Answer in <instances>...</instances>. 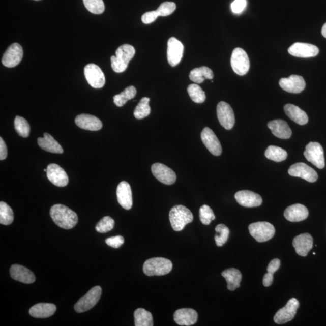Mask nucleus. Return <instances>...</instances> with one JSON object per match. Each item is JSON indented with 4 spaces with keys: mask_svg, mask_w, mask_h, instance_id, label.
Instances as JSON below:
<instances>
[{
    "mask_svg": "<svg viewBox=\"0 0 326 326\" xmlns=\"http://www.w3.org/2000/svg\"><path fill=\"white\" fill-rule=\"evenodd\" d=\"M274 277L273 274L270 273H267L264 274L263 279V284L264 286L269 287L273 282Z\"/></svg>",
    "mask_w": 326,
    "mask_h": 326,
    "instance_id": "3c124183",
    "label": "nucleus"
},
{
    "mask_svg": "<svg viewBox=\"0 0 326 326\" xmlns=\"http://www.w3.org/2000/svg\"><path fill=\"white\" fill-rule=\"evenodd\" d=\"M135 54V48L131 45L124 44L119 47L115 51V56L111 57L113 71L118 73L124 72Z\"/></svg>",
    "mask_w": 326,
    "mask_h": 326,
    "instance_id": "f03ea898",
    "label": "nucleus"
},
{
    "mask_svg": "<svg viewBox=\"0 0 326 326\" xmlns=\"http://www.w3.org/2000/svg\"><path fill=\"white\" fill-rule=\"evenodd\" d=\"M115 222L110 216H105L96 226V230L99 233H105L114 228Z\"/></svg>",
    "mask_w": 326,
    "mask_h": 326,
    "instance_id": "79ce46f5",
    "label": "nucleus"
},
{
    "mask_svg": "<svg viewBox=\"0 0 326 326\" xmlns=\"http://www.w3.org/2000/svg\"><path fill=\"white\" fill-rule=\"evenodd\" d=\"M199 218L203 224L208 225L215 220V216L209 205H203L199 209Z\"/></svg>",
    "mask_w": 326,
    "mask_h": 326,
    "instance_id": "37998d69",
    "label": "nucleus"
},
{
    "mask_svg": "<svg viewBox=\"0 0 326 326\" xmlns=\"http://www.w3.org/2000/svg\"><path fill=\"white\" fill-rule=\"evenodd\" d=\"M187 92L193 102L196 103H202L205 102V93L198 85L191 84L187 88Z\"/></svg>",
    "mask_w": 326,
    "mask_h": 326,
    "instance_id": "4c0bfd02",
    "label": "nucleus"
},
{
    "mask_svg": "<svg viewBox=\"0 0 326 326\" xmlns=\"http://www.w3.org/2000/svg\"><path fill=\"white\" fill-rule=\"evenodd\" d=\"M75 123L80 128L92 131L101 130L103 126L101 121L96 116L86 114L77 115Z\"/></svg>",
    "mask_w": 326,
    "mask_h": 326,
    "instance_id": "4be33fe9",
    "label": "nucleus"
},
{
    "mask_svg": "<svg viewBox=\"0 0 326 326\" xmlns=\"http://www.w3.org/2000/svg\"><path fill=\"white\" fill-rule=\"evenodd\" d=\"M264 155L268 159L276 162H281L285 160L288 157V153L285 150L276 146H270L268 147Z\"/></svg>",
    "mask_w": 326,
    "mask_h": 326,
    "instance_id": "f704fd0d",
    "label": "nucleus"
},
{
    "mask_svg": "<svg viewBox=\"0 0 326 326\" xmlns=\"http://www.w3.org/2000/svg\"><path fill=\"white\" fill-rule=\"evenodd\" d=\"M191 211L182 205L174 206L169 212V220L174 231H182L187 224L193 221Z\"/></svg>",
    "mask_w": 326,
    "mask_h": 326,
    "instance_id": "7ed1b4c3",
    "label": "nucleus"
},
{
    "mask_svg": "<svg viewBox=\"0 0 326 326\" xmlns=\"http://www.w3.org/2000/svg\"><path fill=\"white\" fill-rule=\"evenodd\" d=\"M10 273L12 279L24 283H33L36 277L32 271L19 264H14L10 270Z\"/></svg>",
    "mask_w": 326,
    "mask_h": 326,
    "instance_id": "393cba45",
    "label": "nucleus"
},
{
    "mask_svg": "<svg viewBox=\"0 0 326 326\" xmlns=\"http://www.w3.org/2000/svg\"><path fill=\"white\" fill-rule=\"evenodd\" d=\"M284 111L288 117L300 125H305L308 122V116L299 106L292 104H286L284 106Z\"/></svg>",
    "mask_w": 326,
    "mask_h": 326,
    "instance_id": "c85d7f7f",
    "label": "nucleus"
},
{
    "mask_svg": "<svg viewBox=\"0 0 326 326\" xmlns=\"http://www.w3.org/2000/svg\"><path fill=\"white\" fill-rule=\"evenodd\" d=\"M50 216L58 227L66 230L75 227L78 222V216L76 213L62 204H56L51 206Z\"/></svg>",
    "mask_w": 326,
    "mask_h": 326,
    "instance_id": "f257e3e1",
    "label": "nucleus"
},
{
    "mask_svg": "<svg viewBox=\"0 0 326 326\" xmlns=\"http://www.w3.org/2000/svg\"><path fill=\"white\" fill-rule=\"evenodd\" d=\"M14 219L12 209L5 202H0V223L8 225L12 223Z\"/></svg>",
    "mask_w": 326,
    "mask_h": 326,
    "instance_id": "e433bc0d",
    "label": "nucleus"
},
{
    "mask_svg": "<svg viewBox=\"0 0 326 326\" xmlns=\"http://www.w3.org/2000/svg\"><path fill=\"white\" fill-rule=\"evenodd\" d=\"M232 69L238 75L244 76L249 71L250 62L248 54L243 48H235L231 57Z\"/></svg>",
    "mask_w": 326,
    "mask_h": 326,
    "instance_id": "39448f33",
    "label": "nucleus"
},
{
    "mask_svg": "<svg viewBox=\"0 0 326 326\" xmlns=\"http://www.w3.org/2000/svg\"><path fill=\"white\" fill-rule=\"evenodd\" d=\"M117 201L123 208L130 210L132 206V194L130 184L122 182L117 186Z\"/></svg>",
    "mask_w": 326,
    "mask_h": 326,
    "instance_id": "a878e982",
    "label": "nucleus"
},
{
    "mask_svg": "<svg viewBox=\"0 0 326 326\" xmlns=\"http://www.w3.org/2000/svg\"><path fill=\"white\" fill-rule=\"evenodd\" d=\"M56 311V306L52 303H38L29 310V314L34 318L50 317Z\"/></svg>",
    "mask_w": 326,
    "mask_h": 326,
    "instance_id": "cd10ccee",
    "label": "nucleus"
},
{
    "mask_svg": "<svg viewBox=\"0 0 326 326\" xmlns=\"http://www.w3.org/2000/svg\"><path fill=\"white\" fill-rule=\"evenodd\" d=\"M299 306L298 300L295 298L290 299L285 307L281 308L277 312L274 317V322L276 324H282L292 320Z\"/></svg>",
    "mask_w": 326,
    "mask_h": 326,
    "instance_id": "9d476101",
    "label": "nucleus"
},
{
    "mask_svg": "<svg viewBox=\"0 0 326 326\" xmlns=\"http://www.w3.org/2000/svg\"><path fill=\"white\" fill-rule=\"evenodd\" d=\"M172 263L163 257L152 258L145 261L143 271L148 276H164L172 270Z\"/></svg>",
    "mask_w": 326,
    "mask_h": 326,
    "instance_id": "20e7f679",
    "label": "nucleus"
},
{
    "mask_svg": "<svg viewBox=\"0 0 326 326\" xmlns=\"http://www.w3.org/2000/svg\"><path fill=\"white\" fill-rule=\"evenodd\" d=\"M83 4L90 12L99 15L104 12L105 7L103 0H83Z\"/></svg>",
    "mask_w": 326,
    "mask_h": 326,
    "instance_id": "a19ab883",
    "label": "nucleus"
},
{
    "mask_svg": "<svg viewBox=\"0 0 326 326\" xmlns=\"http://www.w3.org/2000/svg\"><path fill=\"white\" fill-rule=\"evenodd\" d=\"M217 116L219 123L225 130H230L235 124L234 113L228 103L220 102L217 106Z\"/></svg>",
    "mask_w": 326,
    "mask_h": 326,
    "instance_id": "f8f14e48",
    "label": "nucleus"
},
{
    "mask_svg": "<svg viewBox=\"0 0 326 326\" xmlns=\"http://www.w3.org/2000/svg\"><path fill=\"white\" fill-rule=\"evenodd\" d=\"M250 234L259 243L271 240L275 234V228L267 222H257L250 225Z\"/></svg>",
    "mask_w": 326,
    "mask_h": 326,
    "instance_id": "423d86ee",
    "label": "nucleus"
},
{
    "mask_svg": "<svg viewBox=\"0 0 326 326\" xmlns=\"http://www.w3.org/2000/svg\"><path fill=\"white\" fill-rule=\"evenodd\" d=\"M38 144L41 149L51 153L63 154L64 150L58 142L48 133L44 134L43 138H38Z\"/></svg>",
    "mask_w": 326,
    "mask_h": 326,
    "instance_id": "c756f323",
    "label": "nucleus"
},
{
    "mask_svg": "<svg viewBox=\"0 0 326 326\" xmlns=\"http://www.w3.org/2000/svg\"><path fill=\"white\" fill-rule=\"evenodd\" d=\"M84 75L89 85L94 88H102L105 84V77L101 68L90 64L84 69Z\"/></svg>",
    "mask_w": 326,
    "mask_h": 326,
    "instance_id": "1a4fd4ad",
    "label": "nucleus"
},
{
    "mask_svg": "<svg viewBox=\"0 0 326 326\" xmlns=\"http://www.w3.org/2000/svg\"><path fill=\"white\" fill-rule=\"evenodd\" d=\"M173 318L176 323L180 325H192L198 321V313L193 309H180L175 312Z\"/></svg>",
    "mask_w": 326,
    "mask_h": 326,
    "instance_id": "5701e85b",
    "label": "nucleus"
},
{
    "mask_svg": "<svg viewBox=\"0 0 326 326\" xmlns=\"http://www.w3.org/2000/svg\"><path fill=\"white\" fill-rule=\"evenodd\" d=\"M8 156L7 146L3 138H0V160H4Z\"/></svg>",
    "mask_w": 326,
    "mask_h": 326,
    "instance_id": "8fccbe9b",
    "label": "nucleus"
},
{
    "mask_svg": "<svg viewBox=\"0 0 326 326\" xmlns=\"http://www.w3.org/2000/svg\"><path fill=\"white\" fill-rule=\"evenodd\" d=\"M34 1H40V0H34Z\"/></svg>",
    "mask_w": 326,
    "mask_h": 326,
    "instance_id": "5fc2aeb1",
    "label": "nucleus"
},
{
    "mask_svg": "<svg viewBox=\"0 0 326 326\" xmlns=\"http://www.w3.org/2000/svg\"><path fill=\"white\" fill-rule=\"evenodd\" d=\"M234 198L239 204L245 208H256L262 204L261 197L250 190L239 191L235 193Z\"/></svg>",
    "mask_w": 326,
    "mask_h": 326,
    "instance_id": "aec40b11",
    "label": "nucleus"
},
{
    "mask_svg": "<svg viewBox=\"0 0 326 326\" xmlns=\"http://www.w3.org/2000/svg\"><path fill=\"white\" fill-rule=\"evenodd\" d=\"M151 170L154 176L164 185H173L176 182V175L175 172L163 164H154L151 167Z\"/></svg>",
    "mask_w": 326,
    "mask_h": 326,
    "instance_id": "4468645a",
    "label": "nucleus"
},
{
    "mask_svg": "<svg viewBox=\"0 0 326 326\" xmlns=\"http://www.w3.org/2000/svg\"><path fill=\"white\" fill-rule=\"evenodd\" d=\"M288 52L295 57L308 58L317 56L319 48L311 44L296 43L288 48Z\"/></svg>",
    "mask_w": 326,
    "mask_h": 326,
    "instance_id": "a211bd4d",
    "label": "nucleus"
},
{
    "mask_svg": "<svg viewBox=\"0 0 326 326\" xmlns=\"http://www.w3.org/2000/svg\"><path fill=\"white\" fill-rule=\"evenodd\" d=\"M135 326H153V317L151 313L143 308L135 310L134 312Z\"/></svg>",
    "mask_w": 326,
    "mask_h": 326,
    "instance_id": "473e14b6",
    "label": "nucleus"
},
{
    "mask_svg": "<svg viewBox=\"0 0 326 326\" xmlns=\"http://www.w3.org/2000/svg\"><path fill=\"white\" fill-rule=\"evenodd\" d=\"M136 95V88L134 86H128L124 92L114 96V103L118 107H122L128 101L134 98Z\"/></svg>",
    "mask_w": 326,
    "mask_h": 326,
    "instance_id": "72a5a7b5",
    "label": "nucleus"
},
{
    "mask_svg": "<svg viewBox=\"0 0 326 326\" xmlns=\"http://www.w3.org/2000/svg\"><path fill=\"white\" fill-rule=\"evenodd\" d=\"M44 172H47V169H44Z\"/></svg>",
    "mask_w": 326,
    "mask_h": 326,
    "instance_id": "864d4df0",
    "label": "nucleus"
},
{
    "mask_svg": "<svg viewBox=\"0 0 326 326\" xmlns=\"http://www.w3.org/2000/svg\"><path fill=\"white\" fill-rule=\"evenodd\" d=\"M304 156L309 162L318 169L325 167L324 150L321 145L317 142H310L306 146Z\"/></svg>",
    "mask_w": 326,
    "mask_h": 326,
    "instance_id": "6e6552de",
    "label": "nucleus"
},
{
    "mask_svg": "<svg viewBox=\"0 0 326 326\" xmlns=\"http://www.w3.org/2000/svg\"><path fill=\"white\" fill-rule=\"evenodd\" d=\"M14 127L19 135L27 138L30 135L31 127L28 122L20 116H17L14 121Z\"/></svg>",
    "mask_w": 326,
    "mask_h": 326,
    "instance_id": "58836bf2",
    "label": "nucleus"
},
{
    "mask_svg": "<svg viewBox=\"0 0 326 326\" xmlns=\"http://www.w3.org/2000/svg\"><path fill=\"white\" fill-rule=\"evenodd\" d=\"M201 140L210 153L215 156L222 154V147L218 138L211 128L205 127L201 134Z\"/></svg>",
    "mask_w": 326,
    "mask_h": 326,
    "instance_id": "f3484780",
    "label": "nucleus"
},
{
    "mask_svg": "<svg viewBox=\"0 0 326 326\" xmlns=\"http://www.w3.org/2000/svg\"><path fill=\"white\" fill-rule=\"evenodd\" d=\"M23 57V50L20 44L14 43L11 45L4 53L2 58L3 66L8 68L17 66Z\"/></svg>",
    "mask_w": 326,
    "mask_h": 326,
    "instance_id": "2eb2a0df",
    "label": "nucleus"
},
{
    "mask_svg": "<svg viewBox=\"0 0 326 326\" xmlns=\"http://www.w3.org/2000/svg\"><path fill=\"white\" fill-rule=\"evenodd\" d=\"M227 282V288L231 291L240 288L242 280V274L240 270L235 269L225 270L222 273Z\"/></svg>",
    "mask_w": 326,
    "mask_h": 326,
    "instance_id": "7c9ffc66",
    "label": "nucleus"
},
{
    "mask_svg": "<svg viewBox=\"0 0 326 326\" xmlns=\"http://www.w3.org/2000/svg\"><path fill=\"white\" fill-rule=\"evenodd\" d=\"M124 237H122V235H117V236L106 239L105 243L109 245V247L118 248L124 244Z\"/></svg>",
    "mask_w": 326,
    "mask_h": 326,
    "instance_id": "49530a36",
    "label": "nucleus"
},
{
    "mask_svg": "<svg viewBox=\"0 0 326 326\" xmlns=\"http://www.w3.org/2000/svg\"><path fill=\"white\" fill-rule=\"evenodd\" d=\"M101 294V287L99 286L94 287L76 303L75 305L76 312L83 313L89 311L98 303Z\"/></svg>",
    "mask_w": 326,
    "mask_h": 326,
    "instance_id": "0eeeda50",
    "label": "nucleus"
},
{
    "mask_svg": "<svg viewBox=\"0 0 326 326\" xmlns=\"http://www.w3.org/2000/svg\"><path fill=\"white\" fill-rule=\"evenodd\" d=\"M176 6L175 3L173 2H164L159 6L156 12L160 17H166L173 14V12L175 11Z\"/></svg>",
    "mask_w": 326,
    "mask_h": 326,
    "instance_id": "c03bdc74",
    "label": "nucleus"
},
{
    "mask_svg": "<svg viewBox=\"0 0 326 326\" xmlns=\"http://www.w3.org/2000/svg\"><path fill=\"white\" fill-rule=\"evenodd\" d=\"M190 79L196 83H201L204 80H212L214 77V72L208 67L196 68L190 72Z\"/></svg>",
    "mask_w": 326,
    "mask_h": 326,
    "instance_id": "2f4dec72",
    "label": "nucleus"
},
{
    "mask_svg": "<svg viewBox=\"0 0 326 326\" xmlns=\"http://www.w3.org/2000/svg\"><path fill=\"white\" fill-rule=\"evenodd\" d=\"M269 127L274 136L281 139H288L292 135V131L288 124L283 120H274L268 124Z\"/></svg>",
    "mask_w": 326,
    "mask_h": 326,
    "instance_id": "bb28decb",
    "label": "nucleus"
},
{
    "mask_svg": "<svg viewBox=\"0 0 326 326\" xmlns=\"http://www.w3.org/2000/svg\"><path fill=\"white\" fill-rule=\"evenodd\" d=\"M216 234L215 236L216 244L218 247H222L227 243L230 230L227 226L219 224L215 228Z\"/></svg>",
    "mask_w": 326,
    "mask_h": 326,
    "instance_id": "ea45409f",
    "label": "nucleus"
},
{
    "mask_svg": "<svg viewBox=\"0 0 326 326\" xmlns=\"http://www.w3.org/2000/svg\"><path fill=\"white\" fill-rule=\"evenodd\" d=\"M313 244L314 240L309 233L300 234L293 239L292 242L297 254L302 257L307 256L309 252L313 248Z\"/></svg>",
    "mask_w": 326,
    "mask_h": 326,
    "instance_id": "412c9836",
    "label": "nucleus"
},
{
    "mask_svg": "<svg viewBox=\"0 0 326 326\" xmlns=\"http://www.w3.org/2000/svg\"><path fill=\"white\" fill-rule=\"evenodd\" d=\"M321 33H322V36H323L326 38V22L324 24L323 26H322Z\"/></svg>",
    "mask_w": 326,
    "mask_h": 326,
    "instance_id": "603ef678",
    "label": "nucleus"
},
{
    "mask_svg": "<svg viewBox=\"0 0 326 326\" xmlns=\"http://www.w3.org/2000/svg\"><path fill=\"white\" fill-rule=\"evenodd\" d=\"M46 172L48 180L57 187H66L69 183V176L66 171L56 164H50Z\"/></svg>",
    "mask_w": 326,
    "mask_h": 326,
    "instance_id": "dca6fc26",
    "label": "nucleus"
},
{
    "mask_svg": "<svg viewBox=\"0 0 326 326\" xmlns=\"http://www.w3.org/2000/svg\"><path fill=\"white\" fill-rule=\"evenodd\" d=\"M280 266V260L278 259H274L270 261L269 266L267 267L268 273L274 274L279 269Z\"/></svg>",
    "mask_w": 326,
    "mask_h": 326,
    "instance_id": "09e8293b",
    "label": "nucleus"
},
{
    "mask_svg": "<svg viewBox=\"0 0 326 326\" xmlns=\"http://www.w3.org/2000/svg\"><path fill=\"white\" fill-rule=\"evenodd\" d=\"M150 99L149 98H142L135 108L134 115L135 118L140 120L147 117L151 113V107L149 104Z\"/></svg>",
    "mask_w": 326,
    "mask_h": 326,
    "instance_id": "c9c22d12",
    "label": "nucleus"
},
{
    "mask_svg": "<svg viewBox=\"0 0 326 326\" xmlns=\"http://www.w3.org/2000/svg\"><path fill=\"white\" fill-rule=\"evenodd\" d=\"M284 216L290 222H300L308 217L309 211L305 205L296 204L286 208L284 212Z\"/></svg>",
    "mask_w": 326,
    "mask_h": 326,
    "instance_id": "b1692460",
    "label": "nucleus"
},
{
    "mask_svg": "<svg viewBox=\"0 0 326 326\" xmlns=\"http://www.w3.org/2000/svg\"><path fill=\"white\" fill-rule=\"evenodd\" d=\"M281 88L290 93L298 94L302 92L306 87V82L303 77L299 75H291L288 78L280 80Z\"/></svg>",
    "mask_w": 326,
    "mask_h": 326,
    "instance_id": "6ab92c4d",
    "label": "nucleus"
},
{
    "mask_svg": "<svg viewBox=\"0 0 326 326\" xmlns=\"http://www.w3.org/2000/svg\"><path fill=\"white\" fill-rule=\"evenodd\" d=\"M158 17H159V16H158L156 11H150L145 13V14L142 16L141 20L144 24H149L153 23V22L156 20Z\"/></svg>",
    "mask_w": 326,
    "mask_h": 326,
    "instance_id": "de8ad7c7",
    "label": "nucleus"
},
{
    "mask_svg": "<svg viewBox=\"0 0 326 326\" xmlns=\"http://www.w3.org/2000/svg\"><path fill=\"white\" fill-rule=\"evenodd\" d=\"M184 46L176 38H170L167 42V57L171 67L179 65L183 56Z\"/></svg>",
    "mask_w": 326,
    "mask_h": 326,
    "instance_id": "9b49d317",
    "label": "nucleus"
},
{
    "mask_svg": "<svg viewBox=\"0 0 326 326\" xmlns=\"http://www.w3.org/2000/svg\"><path fill=\"white\" fill-rule=\"evenodd\" d=\"M247 5V0H234L231 5V11L234 14H240L244 11Z\"/></svg>",
    "mask_w": 326,
    "mask_h": 326,
    "instance_id": "a18cd8bd",
    "label": "nucleus"
},
{
    "mask_svg": "<svg viewBox=\"0 0 326 326\" xmlns=\"http://www.w3.org/2000/svg\"><path fill=\"white\" fill-rule=\"evenodd\" d=\"M288 173L290 176L301 177L309 183L317 182L318 177L317 172L304 163L293 164L289 167Z\"/></svg>",
    "mask_w": 326,
    "mask_h": 326,
    "instance_id": "ddd939ff",
    "label": "nucleus"
}]
</instances>
